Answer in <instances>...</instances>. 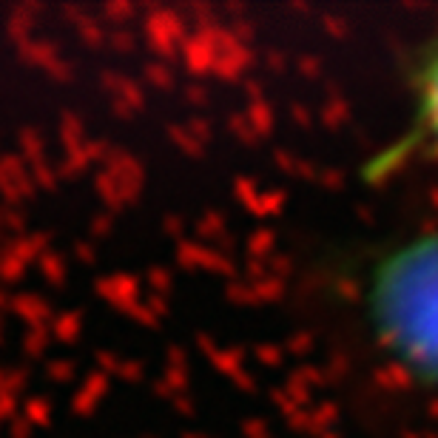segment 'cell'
<instances>
[{"label": "cell", "instance_id": "obj_2", "mask_svg": "<svg viewBox=\"0 0 438 438\" xmlns=\"http://www.w3.org/2000/svg\"><path fill=\"white\" fill-rule=\"evenodd\" d=\"M418 120L424 134L438 149V46L427 57L418 77Z\"/></svg>", "mask_w": 438, "mask_h": 438}, {"label": "cell", "instance_id": "obj_1", "mask_svg": "<svg viewBox=\"0 0 438 438\" xmlns=\"http://www.w3.org/2000/svg\"><path fill=\"white\" fill-rule=\"evenodd\" d=\"M370 319L401 368L438 387V231L404 242L379 262Z\"/></svg>", "mask_w": 438, "mask_h": 438}]
</instances>
